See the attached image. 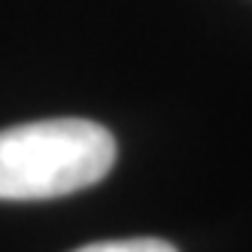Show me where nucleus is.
<instances>
[{
  "mask_svg": "<svg viewBox=\"0 0 252 252\" xmlns=\"http://www.w3.org/2000/svg\"><path fill=\"white\" fill-rule=\"evenodd\" d=\"M116 140L88 119H46L0 131V201L82 191L113 170Z\"/></svg>",
  "mask_w": 252,
  "mask_h": 252,
  "instance_id": "f257e3e1",
  "label": "nucleus"
},
{
  "mask_svg": "<svg viewBox=\"0 0 252 252\" xmlns=\"http://www.w3.org/2000/svg\"><path fill=\"white\" fill-rule=\"evenodd\" d=\"M73 252H176L167 240L155 237H134V240H103V243H88Z\"/></svg>",
  "mask_w": 252,
  "mask_h": 252,
  "instance_id": "f03ea898",
  "label": "nucleus"
}]
</instances>
